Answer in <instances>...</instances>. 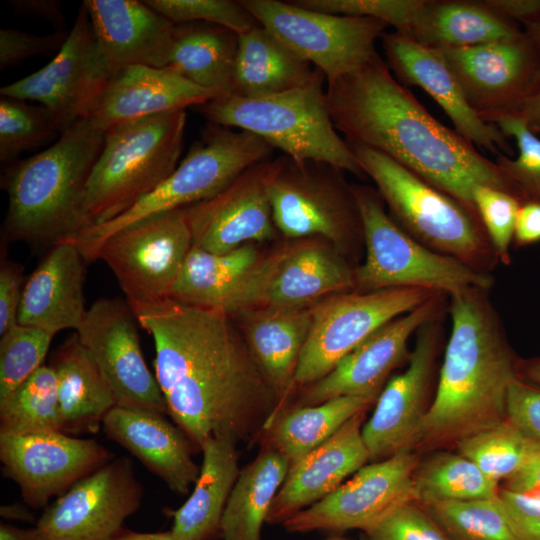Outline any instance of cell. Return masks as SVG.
Returning a JSON list of instances; mask_svg holds the SVG:
<instances>
[{"label": "cell", "instance_id": "6da1fadb", "mask_svg": "<svg viewBox=\"0 0 540 540\" xmlns=\"http://www.w3.org/2000/svg\"><path fill=\"white\" fill-rule=\"evenodd\" d=\"M154 340L168 415L200 450L209 438L255 439L280 412L277 394L226 313L173 299L131 306Z\"/></svg>", "mask_w": 540, "mask_h": 540}, {"label": "cell", "instance_id": "7a4b0ae2", "mask_svg": "<svg viewBox=\"0 0 540 540\" xmlns=\"http://www.w3.org/2000/svg\"><path fill=\"white\" fill-rule=\"evenodd\" d=\"M335 129L350 144L377 151L446 193L479 221L478 185L523 200L501 168L459 133L436 120L375 52L354 70L326 83Z\"/></svg>", "mask_w": 540, "mask_h": 540}, {"label": "cell", "instance_id": "3957f363", "mask_svg": "<svg viewBox=\"0 0 540 540\" xmlns=\"http://www.w3.org/2000/svg\"><path fill=\"white\" fill-rule=\"evenodd\" d=\"M489 290L468 287L448 295L451 333L432 403L414 442L437 446L506 420L517 362Z\"/></svg>", "mask_w": 540, "mask_h": 540}, {"label": "cell", "instance_id": "277c9868", "mask_svg": "<svg viewBox=\"0 0 540 540\" xmlns=\"http://www.w3.org/2000/svg\"><path fill=\"white\" fill-rule=\"evenodd\" d=\"M104 136L88 119L79 120L51 146L6 169L5 240L50 248L79 235L86 184Z\"/></svg>", "mask_w": 540, "mask_h": 540}, {"label": "cell", "instance_id": "5b68a950", "mask_svg": "<svg viewBox=\"0 0 540 540\" xmlns=\"http://www.w3.org/2000/svg\"><path fill=\"white\" fill-rule=\"evenodd\" d=\"M323 72L315 68L305 85L279 94H227L195 108L208 123L250 132L296 160L330 163L367 177L349 143L335 129L326 103Z\"/></svg>", "mask_w": 540, "mask_h": 540}, {"label": "cell", "instance_id": "8992f818", "mask_svg": "<svg viewBox=\"0 0 540 540\" xmlns=\"http://www.w3.org/2000/svg\"><path fill=\"white\" fill-rule=\"evenodd\" d=\"M186 119L185 110L170 111L105 131L103 148L85 188L83 230L118 217L177 168Z\"/></svg>", "mask_w": 540, "mask_h": 540}, {"label": "cell", "instance_id": "52a82bcc", "mask_svg": "<svg viewBox=\"0 0 540 540\" xmlns=\"http://www.w3.org/2000/svg\"><path fill=\"white\" fill-rule=\"evenodd\" d=\"M349 145L403 230L426 247L491 274L499 260L481 222L469 210L386 155Z\"/></svg>", "mask_w": 540, "mask_h": 540}, {"label": "cell", "instance_id": "ba28073f", "mask_svg": "<svg viewBox=\"0 0 540 540\" xmlns=\"http://www.w3.org/2000/svg\"><path fill=\"white\" fill-rule=\"evenodd\" d=\"M274 152L260 137L208 123L177 168L131 208L104 224L87 228L71 240L90 262L95 248L110 235L144 218L208 200L249 167Z\"/></svg>", "mask_w": 540, "mask_h": 540}, {"label": "cell", "instance_id": "9c48e42d", "mask_svg": "<svg viewBox=\"0 0 540 540\" xmlns=\"http://www.w3.org/2000/svg\"><path fill=\"white\" fill-rule=\"evenodd\" d=\"M360 211L364 261L354 268V290L423 287L447 295L468 288L490 289L491 274L438 253L409 235L385 210L377 190L351 184Z\"/></svg>", "mask_w": 540, "mask_h": 540}, {"label": "cell", "instance_id": "30bf717a", "mask_svg": "<svg viewBox=\"0 0 540 540\" xmlns=\"http://www.w3.org/2000/svg\"><path fill=\"white\" fill-rule=\"evenodd\" d=\"M344 171L330 163L280 156L269 185L273 221L287 239L326 240L348 260L364 244L360 211Z\"/></svg>", "mask_w": 540, "mask_h": 540}, {"label": "cell", "instance_id": "8fae6325", "mask_svg": "<svg viewBox=\"0 0 540 540\" xmlns=\"http://www.w3.org/2000/svg\"><path fill=\"white\" fill-rule=\"evenodd\" d=\"M354 290V268L324 239H287L262 255L224 301L231 316L258 307L313 306L331 295Z\"/></svg>", "mask_w": 540, "mask_h": 540}, {"label": "cell", "instance_id": "7c38bea8", "mask_svg": "<svg viewBox=\"0 0 540 540\" xmlns=\"http://www.w3.org/2000/svg\"><path fill=\"white\" fill-rule=\"evenodd\" d=\"M440 291L423 287L373 292L346 291L312 307V322L301 352L294 389L326 376L345 356L390 320L405 314Z\"/></svg>", "mask_w": 540, "mask_h": 540}, {"label": "cell", "instance_id": "4fadbf2b", "mask_svg": "<svg viewBox=\"0 0 540 540\" xmlns=\"http://www.w3.org/2000/svg\"><path fill=\"white\" fill-rule=\"evenodd\" d=\"M193 246L186 207L135 222L103 240L90 262L104 261L131 306L170 298Z\"/></svg>", "mask_w": 540, "mask_h": 540}, {"label": "cell", "instance_id": "5bb4252c", "mask_svg": "<svg viewBox=\"0 0 540 540\" xmlns=\"http://www.w3.org/2000/svg\"><path fill=\"white\" fill-rule=\"evenodd\" d=\"M259 24L320 69L326 83L354 70L376 51L388 24L369 17L334 15L292 1L240 0Z\"/></svg>", "mask_w": 540, "mask_h": 540}, {"label": "cell", "instance_id": "9a60e30c", "mask_svg": "<svg viewBox=\"0 0 540 540\" xmlns=\"http://www.w3.org/2000/svg\"><path fill=\"white\" fill-rule=\"evenodd\" d=\"M113 75L81 5L54 58L40 70L3 86L0 95L39 102L54 115L62 134L88 117Z\"/></svg>", "mask_w": 540, "mask_h": 540}, {"label": "cell", "instance_id": "2e32d148", "mask_svg": "<svg viewBox=\"0 0 540 540\" xmlns=\"http://www.w3.org/2000/svg\"><path fill=\"white\" fill-rule=\"evenodd\" d=\"M439 50L481 120L518 113L540 81V52L523 31L497 42Z\"/></svg>", "mask_w": 540, "mask_h": 540}, {"label": "cell", "instance_id": "e0dca14e", "mask_svg": "<svg viewBox=\"0 0 540 540\" xmlns=\"http://www.w3.org/2000/svg\"><path fill=\"white\" fill-rule=\"evenodd\" d=\"M418 464L413 449L366 464L350 480L282 525L291 533L366 531L398 506L414 501L413 474Z\"/></svg>", "mask_w": 540, "mask_h": 540}, {"label": "cell", "instance_id": "ac0fdd59", "mask_svg": "<svg viewBox=\"0 0 540 540\" xmlns=\"http://www.w3.org/2000/svg\"><path fill=\"white\" fill-rule=\"evenodd\" d=\"M112 459L113 453L96 440L61 431L0 433L3 475L18 485L23 501L33 509L47 507L51 498Z\"/></svg>", "mask_w": 540, "mask_h": 540}, {"label": "cell", "instance_id": "d6986e66", "mask_svg": "<svg viewBox=\"0 0 540 540\" xmlns=\"http://www.w3.org/2000/svg\"><path fill=\"white\" fill-rule=\"evenodd\" d=\"M143 487L129 457L114 458L45 507V540H109L141 507Z\"/></svg>", "mask_w": 540, "mask_h": 540}, {"label": "cell", "instance_id": "ffe728a7", "mask_svg": "<svg viewBox=\"0 0 540 540\" xmlns=\"http://www.w3.org/2000/svg\"><path fill=\"white\" fill-rule=\"evenodd\" d=\"M138 326L127 300L100 298L88 308L76 333L108 381L117 406L168 415L155 374L145 362Z\"/></svg>", "mask_w": 540, "mask_h": 540}, {"label": "cell", "instance_id": "44dd1931", "mask_svg": "<svg viewBox=\"0 0 540 540\" xmlns=\"http://www.w3.org/2000/svg\"><path fill=\"white\" fill-rule=\"evenodd\" d=\"M448 295L438 292L413 310L382 325L326 376L303 388L296 406H312L340 396L378 397L390 373L411 352V336L448 311Z\"/></svg>", "mask_w": 540, "mask_h": 540}, {"label": "cell", "instance_id": "7402d4cb", "mask_svg": "<svg viewBox=\"0 0 540 540\" xmlns=\"http://www.w3.org/2000/svg\"><path fill=\"white\" fill-rule=\"evenodd\" d=\"M280 157L257 163L214 197L186 207L193 245L225 253L248 243L273 240L269 185Z\"/></svg>", "mask_w": 540, "mask_h": 540}, {"label": "cell", "instance_id": "603a6c76", "mask_svg": "<svg viewBox=\"0 0 540 540\" xmlns=\"http://www.w3.org/2000/svg\"><path fill=\"white\" fill-rule=\"evenodd\" d=\"M443 317L417 331L407 369L389 379L375 402L372 416L362 426L370 460H383L404 449H413L428 409L427 398L443 341Z\"/></svg>", "mask_w": 540, "mask_h": 540}, {"label": "cell", "instance_id": "cb8c5ba5", "mask_svg": "<svg viewBox=\"0 0 540 540\" xmlns=\"http://www.w3.org/2000/svg\"><path fill=\"white\" fill-rule=\"evenodd\" d=\"M382 48L389 69L404 86L426 91L445 111L456 132L467 141L492 154L512 155L507 137L494 125L484 122L468 104L461 86L443 54L398 33L384 32Z\"/></svg>", "mask_w": 540, "mask_h": 540}, {"label": "cell", "instance_id": "d4e9b609", "mask_svg": "<svg viewBox=\"0 0 540 540\" xmlns=\"http://www.w3.org/2000/svg\"><path fill=\"white\" fill-rule=\"evenodd\" d=\"M82 6L114 74L129 66L167 67L176 27L172 21L144 1L84 0Z\"/></svg>", "mask_w": 540, "mask_h": 540}, {"label": "cell", "instance_id": "484cf974", "mask_svg": "<svg viewBox=\"0 0 540 540\" xmlns=\"http://www.w3.org/2000/svg\"><path fill=\"white\" fill-rule=\"evenodd\" d=\"M219 96L167 67L129 66L112 76L86 119L106 131L120 123L196 107Z\"/></svg>", "mask_w": 540, "mask_h": 540}, {"label": "cell", "instance_id": "4316f807", "mask_svg": "<svg viewBox=\"0 0 540 540\" xmlns=\"http://www.w3.org/2000/svg\"><path fill=\"white\" fill-rule=\"evenodd\" d=\"M361 412L334 435L289 468L266 523L283 524L338 488L370 460L362 438Z\"/></svg>", "mask_w": 540, "mask_h": 540}, {"label": "cell", "instance_id": "83f0119b", "mask_svg": "<svg viewBox=\"0 0 540 540\" xmlns=\"http://www.w3.org/2000/svg\"><path fill=\"white\" fill-rule=\"evenodd\" d=\"M106 436L136 457L177 495H186L200 473L186 434L160 412L115 406L104 418Z\"/></svg>", "mask_w": 540, "mask_h": 540}, {"label": "cell", "instance_id": "f1b7e54d", "mask_svg": "<svg viewBox=\"0 0 540 540\" xmlns=\"http://www.w3.org/2000/svg\"><path fill=\"white\" fill-rule=\"evenodd\" d=\"M72 241L54 244L25 281L18 323L57 334L77 331L87 313L85 265Z\"/></svg>", "mask_w": 540, "mask_h": 540}, {"label": "cell", "instance_id": "f546056e", "mask_svg": "<svg viewBox=\"0 0 540 540\" xmlns=\"http://www.w3.org/2000/svg\"><path fill=\"white\" fill-rule=\"evenodd\" d=\"M312 307H258L230 316L277 394L280 412L294 389L299 358L311 327Z\"/></svg>", "mask_w": 540, "mask_h": 540}, {"label": "cell", "instance_id": "4dcf8cb0", "mask_svg": "<svg viewBox=\"0 0 540 540\" xmlns=\"http://www.w3.org/2000/svg\"><path fill=\"white\" fill-rule=\"evenodd\" d=\"M523 32L517 22L484 0H420L403 33L433 49L461 48L507 40Z\"/></svg>", "mask_w": 540, "mask_h": 540}, {"label": "cell", "instance_id": "1f68e13d", "mask_svg": "<svg viewBox=\"0 0 540 540\" xmlns=\"http://www.w3.org/2000/svg\"><path fill=\"white\" fill-rule=\"evenodd\" d=\"M49 366L57 378L62 432L97 433L117 404L108 381L77 333L53 351Z\"/></svg>", "mask_w": 540, "mask_h": 540}, {"label": "cell", "instance_id": "d6a6232c", "mask_svg": "<svg viewBox=\"0 0 540 540\" xmlns=\"http://www.w3.org/2000/svg\"><path fill=\"white\" fill-rule=\"evenodd\" d=\"M236 443L209 438L200 450L199 477L186 502L169 511L171 531L184 540H212L220 535L223 513L239 475Z\"/></svg>", "mask_w": 540, "mask_h": 540}, {"label": "cell", "instance_id": "836d02e7", "mask_svg": "<svg viewBox=\"0 0 540 540\" xmlns=\"http://www.w3.org/2000/svg\"><path fill=\"white\" fill-rule=\"evenodd\" d=\"M314 71L310 62L258 26L239 34L232 94L249 98L279 94L307 84Z\"/></svg>", "mask_w": 540, "mask_h": 540}, {"label": "cell", "instance_id": "e575fe53", "mask_svg": "<svg viewBox=\"0 0 540 540\" xmlns=\"http://www.w3.org/2000/svg\"><path fill=\"white\" fill-rule=\"evenodd\" d=\"M239 34L223 26L176 24L167 68L221 96L233 93Z\"/></svg>", "mask_w": 540, "mask_h": 540}, {"label": "cell", "instance_id": "d590c367", "mask_svg": "<svg viewBox=\"0 0 540 540\" xmlns=\"http://www.w3.org/2000/svg\"><path fill=\"white\" fill-rule=\"evenodd\" d=\"M289 468L285 456L264 447L239 472L221 520L223 540H262L263 524Z\"/></svg>", "mask_w": 540, "mask_h": 540}, {"label": "cell", "instance_id": "8d00e7d4", "mask_svg": "<svg viewBox=\"0 0 540 540\" xmlns=\"http://www.w3.org/2000/svg\"><path fill=\"white\" fill-rule=\"evenodd\" d=\"M378 397L340 396L312 406L282 410L265 430V446L290 467L334 435L355 415L365 412Z\"/></svg>", "mask_w": 540, "mask_h": 540}, {"label": "cell", "instance_id": "74e56055", "mask_svg": "<svg viewBox=\"0 0 540 540\" xmlns=\"http://www.w3.org/2000/svg\"><path fill=\"white\" fill-rule=\"evenodd\" d=\"M255 243L225 253L193 245L174 283L170 299L220 310L222 304L263 254Z\"/></svg>", "mask_w": 540, "mask_h": 540}, {"label": "cell", "instance_id": "f35d334b", "mask_svg": "<svg viewBox=\"0 0 540 540\" xmlns=\"http://www.w3.org/2000/svg\"><path fill=\"white\" fill-rule=\"evenodd\" d=\"M499 488L460 453L439 452L419 463L413 474L414 501L420 505L490 499Z\"/></svg>", "mask_w": 540, "mask_h": 540}, {"label": "cell", "instance_id": "ab89813d", "mask_svg": "<svg viewBox=\"0 0 540 540\" xmlns=\"http://www.w3.org/2000/svg\"><path fill=\"white\" fill-rule=\"evenodd\" d=\"M61 431L57 378L41 366L7 396L0 398V433L31 434Z\"/></svg>", "mask_w": 540, "mask_h": 540}, {"label": "cell", "instance_id": "60d3db41", "mask_svg": "<svg viewBox=\"0 0 540 540\" xmlns=\"http://www.w3.org/2000/svg\"><path fill=\"white\" fill-rule=\"evenodd\" d=\"M457 446L458 453L497 483L512 478L540 457V444L525 436L507 419L462 438Z\"/></svg>", "mask_w": 540, "mask_h": 540}, {"label": "cell", "instance_id": "b9f144b4", "mask_svg": "<svg viewBox=\"0 0 540 540\" xmlns=\"http://www.w3.org/2000/svg\"><path fill=\"white\" fill-rule=\"evenodd\" d=\"M421 506L449 540H521L498 496Z\"/></svg>", "mask_w": 540, "mask_h": 540}, {"label": "cell", "instance_id": "7bdbcfd3", "mask_svg": "<svg viewBox=\"0 0 540 540\" xmlns=\"http://www.w3.org/2000/svg\"><path fill=\"white\" fill-rule=\"evenodd\" d=\"M60 128L54 115L44 106L1 96L0 161L14 163L23 153L38 149L57 136Z\"/></svg>", "mask_w": 540, "mask_h": 540}, {"label": "cell", "instance_id": "ee69618b", "mask_svg": "<svg viewBox=\"0 0 540 540\" xmlns=\"http://www.w3.org/2000/svg\"><path fill=\"white\" fill-rule=\"evenodd\" d=\"M0 337V398H3L44 365L54 336L17 323Z\"/></svg>", "mask_w": 540, "mask_h": 540}, {"label": "cell", "instance_id": "f6af8a7d", "mask_svg": "<svg viewBox=\"0 0 540 540\" xmlns=\"http://www.w3.org/2000/svg\"><path fill=\"white\" fill-rule=\"evenodd\" d=\"M494 125L507 138L513 137L519 150L515 159L498 155L496 164L519 190L524 203H540V139L516 115L502 117Z\"/></svg>", "mask_w": 540, "mask_h": 540}, {"label": "cell", "instance_id": "bcb514c9", "mask_svg": "<svg viewBox=\"0 0 540 540\" xmlns=\"http://www.w3.org/2000/svg\"><path fill=\"white\" fill-rule=\"evenodd\" d=\"M144 2L174 24L205 22L226 27L238 34L261 26L240 0H145Z\"/></svg>", "mask_w": 540, "mask_h": 540}, {"label": "cell", "instance_id": "7dc6e473", "mask_svg": "<svg viewBox=\"0 0 540 540\" xmlns=\"http://www.w3.org/2000/svg\"><path fill=\"white\" fill-rule=\"evenodd\" d=\"M473 201L499 262L509 265L510 247L521 202L504 191L484 185L473 189Z\"/></svg>", "mask_w": 540, "mask_h": 540}, {"label": "cell", "instance_id": "c3c4849f", "mask_svg": "<svg viewBox=\"0 0 540 540\" xmlns=\"http://www.w3.org/2000/svg\"><path fill=\"white\" fill-rule=\"evenodd\" d=\"M298 6L342 16L369 17L403 33L420 0H292Z\"/></svg>", "mask_w": 540, "mask_h": 540}, {"label": "cell", "instance_id": "681fc988", "mask_svg": "<svg viewBox=\"0 0 540 540\" xmlns=\"http://www.w3.org/2000/svg\"><path fill=\"white\" fill-rule=\"evenodd\" d=\"M363 534V540H449L414 501L398 506Z\"/></svg>", "mask_w": 540, "mask_h": 540}, {"label": "cell", "instance_id": "f907efd6", "mask_svg": "<svg viewBox=\"0 0 540 540\" xmlns=\"http://www.w3.org/2000/svg\"><path fill=\"white\" fill-rule=\"evenodd\" d=\"M68 33L56 31L48 35H35L16 29L0 30V69L15 66L38 55L58 52Z\"/></svg>", "mask_w": 540, "mask_h": 540}, {"label": "cell", "instance_id": "816d5d0a", "mask_svg": "<svg viewBox=\"0 0 540 540\" xmlns=\"http://www.w3.org/2000/svg\"><path fill=\"white\" fill-rule=\"evenodd\" d=\"M506 419L540 444V385L516 377L507 394Z\"/></svg>", "mask_w": 540, "mask_h": 540}, {"label": "cell", "instance_id": "f5cc1de1", "mask_svg": "<svg viewBox=\"0 0 540 540\" xmlns=\"http://www.w3.org/2000/svg\"><path fill=\"white\" fill-rule=\"evenodd\" d=\"M497 496L521 540H540V489L503 486Z\"/></svg>", "mask_w": 540, "mask_h": 540}, {"label": "cell", "instance_id": "db71d44e", "mask_svg": "<svg viewBox=\"0 0 540 540\" xmlns=\"http://www.w3.org/2000/svg\"><path fill=\"white\" fill-rule=\"evenodd\" d=\"M22 266L2 252L0 262V335L18 323L24 288Z\"/></svg>", "mask_w": 540, "mask_h": 540}, {"label": "cell", "instance_id": "11a10c76", "mask_svg": "<svg viewBox=\"0 0 540 540\" xmlns=\"http://www.w3.org/2000/svg\"><path fill=\"white\" fill-rule=\"evenodd\" d=\"M9 5L19 15L41 18L51 23L57 31H65L61 3L57 0H12Z\"/></svg>", "mask_w": 540, "mask_h": 540}, {"label": "cell", "instance_id": "9f6ffc18", "mask_svg": "<svg viewBox=\"0 0 540 540\" xmlns=\"http://www.w3.org/2000/svg\"><path fill=\"white\" fill-rule=\"evenodd\" d=\"M539 241L540 203L526 202L518 211L513 243L516 247H523Z\"/></svg>", "mask_w": 540, "mask_h": 540}, {"label": "cell", "instance_id": "6f0895ef", "mask_svg": "<svg viewBox=\"0 0 540 540\" xmlns=\"http://www.w3.org/2000/svg\"><path fill=\"white\" fill-rule=\"evenodd\" d=\"M506 18L521 24L540 12V0H484Z\"/></svg>", "mask_w": 540, "mask_h": 540}, {"label": "cell", "instance_id": "680465c9", "mask_svg": "<svg viewBox=\"0 0 540 540\" xmlns=\"http://www.w3.org/2000/svg\"><path fill=\"white\" fill-rule=\"evenodd\" d=\"M534 134H540V81L515 114Z\"/></svg>", "mask_w": 540, "mask_h": 540}, {"label": "cell", "instance_id": "91938a15", "mask_svg": "<svg viewBox=\"0 0 540 540\" xmlns=\"http://www.w3.org/2000/svg\"><path fill=\"white\" fill-rule=\"evenodd\" d=\"M0 540H45L40 529L35 525L31 528H19L10 524L0 525Z\"/></svg>", "mask_w": 540, "mask_h": 540}, {"label": "cell", "instance_id": "94428289", "mask_svg": "<svg viewBox=\"0 0 540 540\" xmlns=\"http://www.w3.org/2000/svg\"><path fill=\"white\" fill-rule=\"evenodd\" d=\"M109 540H184L171 530L166 532L144 533L123 529Z\"/></svg>", "mask_w": 540, "mask_h": 540}, {"label": "cell", "instance_id": "6125c7cd", "mask_svg": "<svg viewBox=\"0 0 540 540\" xmlns=\"http://www.w3.org/2000/svg\"><path fill=\"white\" fill-rule=\"evenodd\" d=\"M517 377L540 385V357L518 359Z\"/></svg>", "mask_w": 540, "mask_h": 540}, {"label": "cell", "instance_id": "be15d7a7", "mask_svg": "<svg viewBox=\"0 0 540 540\" xmlns=\"http://www.w3.org/2000/svg\"><path fill=\"white\" fill-rule=\"evenodd\" d=\"M0 514L5 519L17 520L35 525L38 520L35 519L33 513L29 511L28 505L18 503L2 505L0 508Z\"/></svg>", "mask_w": 540, "mask_h": 540}, {"label": "cell", "instance_id": "e7e4bbea", "mask_svg": "<svg viewBox=\"0 0 540 540\" xmlns=\"http://www.w3.org/2000/svg\"><path fill=\"white\" fill-rule=\"evenodd\" d=\"M523 31L532 39L540 52V12L522 23Z\"/></svg>", "mask_w": 540, "mask_h": 540}, {"label": "cell", "instance_id": "03108f58", "mask_svg": "<svg viewBox=\"0 0 540 540\" xmlns=\"http://www.w3.org/2000/svg\"><path fill=\"white\" fill-rule=\"evenodd\" d=\"M332 540H343V539H332Z\"/></svg>", "mask_w": 540, "mask_h": 540}]
</instances>
